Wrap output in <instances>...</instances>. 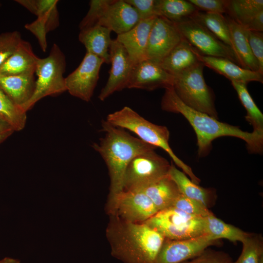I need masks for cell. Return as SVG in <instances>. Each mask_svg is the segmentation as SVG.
<instances>
[{
    "label": "cell",
    "mask_w": 263,
    "mask_h": 263,
    "mask_svg": "<svg viewBox=\"0 0 263 263\" xmlns=\"http://www.w3.org/2000/svg\"><path fill=\"white\" fill-rule=\"evenodd\" d=\"M163 110L181 114L188 121L197 136L198 154L200 157L209 152L212 142L221 136H232L244 141L249 152L262 153L263 132H244L239 127L219 121L218 119L195 110L185 104L172 87L165 89L161 103Z\"/></svg>",
    "instance_id": "6da1fadb"
},
{
    "label": "cell",
    "mask_w": 263,
    "mask_h": 263,
    "mask_svg": "<svg viewBox=\"0 0 263 263\" xmlns=\"http://www.w3.org/2000/svg\"><path fill=\"white\" fill-rule=\"evenodd\" d=\"M113 218L107 232L112 255L124 263H156L165 238L145 223Z\"/></svg>",
    "instance_id": "7a4b0ae2"
},
{
    "label": "cell",
    "mask_w": 263,
    "mask_h": 263,
    "mask_svg": "<svg viewBox=\"0 0 263 263\" xmlns=\"http://www.w3.org/2000/svg\"><path fill=\"white\" fill-rule=\"evenodd\" d=\"M105 136L92 147L105 161L110 178V197L121 192L126 168L135 156L156 147L131 135L123 129L112 125L106 120L102 122Z\"/></svg>",
    "instance_id": "3957f363"
},
{
    "label": "cell",
    "mask_w": 263,
    "mask_h": 263,
    "mask_svg": "<svg viewBox=\"0 0 263 263\" xmlns=\"http://www.w3.org/2000/svg\"><path fill=\"white\" fill-rule=\"evenodd\" d=\"M106 120L114 126L132 132L145 142L164 150L191 181L198 185L200 180L191 168L180 160L171 149L169 143V132L166 126L150 122L127 106L109 114Z\"/></svg>",
    "instance_id": "277c9868"
},
{
    "label": "cell",
    "mask_w": 263,
    "mask_h": 263,
    "mask_svg": "<svg viewBox=\"0 0 263 263\" xmlns=\"http://www.w3.org/2000/svg\"><path fill=\"white\" fill-rule=\"evenodd\" d=\"M66 66L65 55L56 44H54L49 55L39 58L35 73L38 78L31 98L23 107L27 112L39 100L47 96H57L67 91L63 74Z\"/></svg>",
    "instance_id": "5b68a950"
},
{
    "label": "cell",
    "mask_w": 263,
    "mask_h": 263,
    "mask_svg": "<svg viewBox=\"0 0 263 263\" xmlns=\"http://www.w3.org/2000/svg\"><path fill=\"white\" fill-rule=\"evenodd\" d=\"M204 66L200 62L174 76L172 88L187 106L218 119L212 93L204 77Z\"/></svg>",
    "instance_id": "8992f818"
},
{
    "label": "cell",
    "mask_w": 263,
    "mask_h": 263,
    "mask_svg": "<svg viewBox=\"0 0 263 263\" xmlns=\"http://www.w3.org/2000/svg\"><path fill=\"white\" fill-rule=\"evenodd\" d=\"M144 223L169 240L189 239L206 233V217L189 214L173 207L159 210Z\"/></svg>",
    "instance_id": "52a82bcc"
},
{
    "label": "cell",
    "mask_w": 263,
    "mask_h": 263,
    "mask_svg": "<svg viewBox=\"0 0 263 263\" xmlns=\"http://www.w3.org/2000/svg\"><path fill=\"white\" fill-rule=\"evenodd\" d=\"M171 164L155 150L132 159L124 173L122 191L139 190L169 173Z\"/></svg>",
    "instance_id": "ba28073f"
},
{
    "label": "cell",
    "mask_w": 263,
    "mask_h": 263,
    "mask_svg": "<svg viewBox=\"0 0 263 263\" xmlns=\"http://www.w3.org/2000/svg\"><path fill=\"white\" fill-rule=\"evenodd\" d=\"M184 39L200 54L228 59L240 66L232 49L192 18L174 23Z\"/></svg>",
    "instance_id": "9c48e42d"
},
{
    "label": "cell",
    "mask_w": 263,
    "mask_h": 263,
    "mask_svg": "<svg viewBox=\"0 0 263 263\" xmlns=\"http://www.w3.org/2000/svg\"><path fill=\"white\" fill-rule=\"evenodd\" d=\"M109 200L113 214L129 222L144 223L158 211L151 200L140 190H123Z\"/></svg>",
    "instance_id": "30bf717a"
},
{
    "label": "cell",
    "mask_w": 263,
    "mask_h": 263,
    "mask_svg": "<svg viewBox=\"0 0 263 263\" xmlns=\"http://www.w3.org/2000/svg\"><path fill=\"white\" fill-rule=\"evenodd\" d=\"M104 61L87 52L76 69L65 77L67 91L73 96L89 101L99 78L100 68Z\"/></svg>",
    "instance_id": "8fae6325"
},
{
    "label": "cell",
    "mask_w": 263,
    "mask_h": 263,
    "mask_svg": "<svg viewBox=\"0 0 263 263\" xmlns=\"http://www.w3.org/2000/svg\"><path fill=\"white\" fill-rule=\"evenodd\" d=\"M183 38L174 22L156 16L149 36L146 59L160 64Z\"/></svg>",
    "instance_id": "7c38bea8"
},
{
    "label": "cell",
    "mask_w": 263,
    "mask_h": 263,
    "mask_svg": "<svg viewBox=\"0 0 263 263\" xmlns=\"http://www.w3.org/2000/svg\"><path fill=\"white\" fill-rule=\"evenodd\" d=\"M17 2L35 15L37 19L26 24L25 28L38 39L41 49H47L46 34L56 28L59 24L56 0H17Z\"/></svg>",
    "instance_id": "4fadbf2b"
},
{
    "label": "cell",
    "mask_w": 263,
    "mask_h": 263,
    "mask_svg": "<svg viewBox=\"0 0 263 263\" xmlns=\"http://www.w3.org/2000/svg\"><path fill=\"white\" fill-rule=\"evenodd\" d=\"M217 241L207 233L183 240L165 239L156 263H183L200 255L208 246L217 244Z\"/></svg>",
    "instance_id": "5bb4252c"
},
{
    "label": "cell",
    "mask_w": 263,
    "mask_h": 263,
    "mask_svg": "<svg viewBox=\"0 0 263 263\" xmlns=\"http://www.w3.org/2000/svg\"><path fill=\"white\" fill-rule=\"evenodd\" d=\"M111 67L109 76L98 98L104 101L116 92L127 88L134 65L123 45L112 40L110 50Z\"/></svg>",
    "instance_id": "9a60e30c"
},
{
    "label": "cell",
    "mask_w": 263,
    "mask_h": 263,
    "mask_svg": "<svg viewBox=\"0 0 263 263\" xmlns=\"http://www.w3.org/2000/svg\"><path fill=\"white\" fill-rule=\"evenodd\" d=\"M174 78L160 64L146 59L134 66L127 88L147 91L166 89L172 87Z\"/></svg>",
    "instance_id": "2e32d148"
},
{
    "label": "cell",
    "mask_w": 263,
    "mask_h": 263,
    "mask_svg": "<svg viewBox=\"0 0 263 263\" xmlns=\"http://www.w3.org/2000/svg\"><path fill=\"white\" fill-rule=\"evenodd\" d=\"M140 21L136 10L125 0H113L97 24L120 35L132 29Z\"/></svg>",
    "instance_id": "e0dca14e"
},
{
    "label": "cell",
    "mask_w": 263,
    "mask_h": 263,
    "mask_svg": "<svg viewBox=\"0 0 263 263\" xmlns=\"http://www.w3.org/2000/svg\"><path fill=\"white\" fill-rule=\"evenodd\" d=\"M156 17L140 20L130 30L117 36L115 39L124 47L134 65L146 59L149 36Z\"/></svg>",
    "instance_id": "ac0fdd59"
},
{
    "label": "cell",
    "mask_w": 263,
    "mask_h": 263,
    "mask_svg": "<svg viewBox=\"0 0 263 263\" xmlns=\"http://www.w3.org/2000/svg\"><path fill=\"white\" fill-rule=\"evenodd\" d=\"M195 51L198 60L204 66L225 76L230 81H237L246 84L251 81L263 83V75L259 72L243 68L228 59L204 56L196 49Z\"/></svg>",
    "instance_id": "d6986e66"
},
{
    "label": "cell",
    "mask_w": 263,
    "mask_h": 263,
    "mask_svg": "<svg viewBox=\"0 0 263 263\" xmlns=\"http://www.w3.org/2000/svg\"><path fill=\"white\" fill-rule=\"evenodd\" d=\"M35 74L17 75H0V88L22 109L32 97L36 88Z\"/></svg>",
    "instance_id": "ffe728a7"
},
{
    "label": "cell",
    "mask_w": 263,
    "mask_h": 263,
    "mask_svg": "<svg viewBox=\"0 0 263 263\" xmlns=\"http://www.w3.org/2000/svg\"><path fill=\"white\" fill-rule=\"evenodd\" d=\"M112 31L96 24L80 30L78 35L79 41L85 47L87 52L101 58L106 64L110 63L109 50L112 41Z\"/></svg>",
    "instance_id": "44dd1931"
},
{
    "label": "cell",
    "mask_w": 263,
    "mask_h": 263,
    "mask_svg": "<svg viewBox=\"0 0 263 263\" xmlns=\"http://www.w3.org/2000/svg\"><path fill=\"white\" fill-rule=\"evenodd\" d=\"M38 58L31 44L22 39L16 50L0 66V75L35 74Z\"/></svg>",
    "instance_id": "7402d4cb"
},
{
    "label": "cell",
    "mask_w": 263,
    "mask_h": 263,
    "mask_svg": "<svg viewBox=\"0 0 263 263\" xmlns=\"http://www.w3.org/2000/svg\"><path fill=\"white\" fill-rule=\"evenodd\" d=\"M199 62L195 49L183 38L160 65L168 73L175 76L189 69Z\"/></svg>",
    "instance_id": "603a6c76"
},
{
    "label": "cell",
    "mask_w": 263,
    "mask_h": 263,
    "mask_svg": "<svg viewBox=\"0 0 263 263\" xmlns=\"http://www.w3.org/2000/svg\"><path fill=\"white\" fill-rule=\"evenodd\" d=\"M226 19L230 31L231 48L240 66L246 69L259 72L258 62L251 50L243 27L229 16Z\"/></svg>",
    "instance_id": "cb8c5ba5"
},
{
    "label": "cell",
    "mask_w": 263,
    "mask_h": 263,
    "mask_svg": "<svg viewBox=\"0 0 263 263\" xmlns=\"http://www.w3.org/2000/svg\"><path fill=\"white\" fill-rule=\"evenodd\" d=\"M139 190L151 200L158 211L171 207L181 193L169 173Z\"/></svg>",
    "instance_id": "d4e9b609"
},
{
    "label": "cell",
    "mask_w": 263,
    "mask_h": 263,
    "mask_svg": "<svg viewBox=\"0 0 263 263\" xmlns=\"http://www.w3.org/2000/svg\"><path fill=\"white\" fill-rule=\"evenodd\" d=\"M156 16L177 23L192 17L198 10L188 0H156Z\"/></svg>",
    "instance_id": "484cf974"
},
{
    "label": "cell",
    "mask_w": 263,
    "mask_h": 263,
    "mask_svg": "<svg viewBox=\"0 0 263 263\" xmlns=\"http://www.w3.org/2000/svg\"><path fill=\"white\" fill-rule=\"evenodd\" d=\"M169 174L176 184L180 192L186 197L198 201L207 207L211 191L193 183L183 171L171 163Z\"/></svg>",
    "instance_id": "4316f807"
},
{
    "label": "cell",
    "mask_w": 263,
    "mask_h": 263,
    "mask_svg": "<svg viewBox=\"0 0 263 263\" xmlns=\"http://www.w3.org/2000/svg\"><path fill=\"white\" fill-rule=\"evenodd\" d=\"M205 233L210 235L215 240L224 238L233 242L240 241L242 243L244 242L250 234L225 223L214 216V214L206 217Z\"/></svg>",
    "instance_id": "83f0119b"
},
{
    "label": "cell",
    "mask_w": 263,
    "mask_h": 263,
    "mask_svg": "<svg viewBox=\"0 0 263 263\" xmlns=\"http://www.w3.org/2000/svg\"><path fill=\"white\" fill-rule=\"evenodd\" d=\"M262 10H263V0H227V13L242 27L247 25Z\"/></svg>",
    "instance_id": "f1b7e54d"
},
{
    "label": "cell",
    "mask_w": 263,
    "mask_h": 263,
    "mask_svg": "<svg viewBox=\"0 0 263 263\" xmlns=\"http://www.w3.org/2000/svg\"><path fill=\"white\" fill-rule=\"evenodd\" d=\"M191 18L203 24L218 39L231 48L228 21L223 14L198 11Z\"/></svg>",
    "instance_id": "f546056e"
},
{
    "label": "cell",
    "mask_w": 263,
    "mask_h": 263,
    "mask_svg": "<svg viewBox=\"0 0 263 263\" xmlns=\"http://www.w3.org/2000/svg\"><path fill=\"white\" fill-rule=\"evenodd\" d=\"M231 83L246 111V120L252 126L253 130L263 132V114L249 94L246 84L234 81Z\"/></svg>",
    "instance_id": "4dcf8cb0"
},
{
    "label": "cell",
    "mask_w": 263,
    "mask_h": 263,
    "mask_svg": "<svg viewBox=\"0 0 263 263\" xmlns=\"http://www.w3.org/2000/svg\"><path fill=\"white\" fill-rule=\"evenodd\" d=\"M0 117L10 124L15 131L25 127L26 112L16 105L0 88Z\"/></svg>",
    "instance_id": "1f68e13d"
},
{
    "label": "cell",
    "mask_w": 263,
    "mask_h": 263,
    "mask_svg": "<svg viewBox=\"0 0 263 263\" xmlns=\"http://www.w3.org/2000/svg\"><path fill=\"white\" fill-rule=\"evenodd\" d=\"M243 250L236 263H260L263 257V244L261 237L250 234L243 242Z\"/></svg>",
    "instance_id": "d6a6232c"
},
{
    "label": "cell",
    "mask_w": 263,
    "mask_h": 263,
    "mask_svg": "<svg viewBox=\"0 0 263 263\" xmlns=\"http://www.w3.org/2000/svg\"><path fill=\"white\" fill-rule=\"evenodd\" d=\"M171 207H173L189 214L207 217L213 214L202 203L189 198L181 193L176 198Z\"/></svg>",
    "instance_id": "836d02e7"
},
{
    "label": "cell",
    "mask_w": 263,
    "mask_h": 263,
    "mask_svg": "<svg viewBox=\"0 0 263 263\" xmlns=\"http://www.w3.org/2000/svg\"><path fill=\"white\" fill-rule=\"evenodd\" d=\"M22 39L17 31L0 34V66L16 50Z\"/></svg>",
    "instance_id": "e575fe53"
},
{
    "label": "cell",
    "mask_w": 263,
    "mask_h": 263,
    "mask_svg": "<svg viewBox=\"0 0 263 263\" xmlns=\"http://www.w3.org/2000/svg\"><path fill=\"white\" fill-rule=\"evenodd\" d=\"M113 0H92L89 11L79 23L80 30L96 24L108 6Z\"/></svg>",
    "instance_id": "d590c367"
},
{
    "label": "cell",
    "mask_w": 263,
    "mask_h": 263,
    "mask_svg": "<svg viewBox=\"0 0 263 263\" xmlns=\"http://www.w3.org/2000/svg\"><path fill=\"white\" fill-rule=\"evenodd\" d=\"M244 29L251 50L258 62L259 72L263 75V33Z\"/></svg>",
    "instance_id": "8d00e7d4"
},
{
    "label": "cell",
    "mask_w": 263,
    "mask_h": 263,
    "mask_svg": "<svg viewBox=\"0 0 263 263\" xmlns=\"http://www.w3.org/2000/svg\"><path fill=\"white\" fill-rule=\"evenodd\" d=\"M198 11L223 14L227 13V0H189Z\"/></svg>",
    "instance_id": "74e56055"
},
{
    "label": "cell",
    "mask_w": 263,
    "mask_h": 263,
    "mask_svg": "<svg viewBox=\"0 0 263 263\" xmlns=\"http://www.w3.org/2000/svg\"><path fill=\"white\" fill-rule=\"evenodd\" d=\"M230 257L225 253L211 250H206L197 257L182 263H229Z\"/></svg>",
    "instance_id": "f35d334b"
},
{
    "label": "cell",
    "mask_w": 263,
    "mask_h": 263,
    "mask_svg": "<svg viewBox=\"0 0 263 263\" xmlns=\"http://www.w3.org/2000/svg\"><path fill=\"white\" fill-rule=\"evenodd\" d=\"M138 13L140 20L156 17V0H125Z\"/></svg>",
    "instance_id": "ab89813d"
},
{
    "label": "cell",
    "mask_w": 263,
    "mask_h": 263,
    "mask_svg": "<svg viewBox=\"0 0 263 263\" xmlns=\"http://www.w3.org/2000/svg\"><path fill=\"white\" fill-rule=\"evenodd\" d=\"M244 29L256 32H262L263 31V10L257 14Z\"/></svg>",
    "instance_id": "60d3db41"
},
{
    "label": "cell",
    "mask_w": 263,
    "mask_h": 263,
    "mask_svg": "<svg viewBox=\"0 0 263 263\" xmlns=\"http://www.w3.org/2000/svg\"><path fill=\"white\" fill-rule=\"evenodd\" d=\"M15 132L13 127L0 117V144Z\"/></svg>",
    "instance_id": "b9f144b4"
},
{
    "label": "cell",
    "mask_w": 263,
    "mask_h": 263,
    "mask_svg": "<svg viewBox=\"0 0 263 263\" xmlns=\"http://www.w3.org/2000/svg\"><path fill=\"white\" fill-rule=\"evenodd\" d=\"M20 260L10 257H5L0 260V263H20Z\"/></svg>",
    "instance_id": "7bdbcfd3"
},
{
    "label": "cell",
    "mask_w": 263,
    "mask_h": 263,
    "mask_svg": "<svg viewBox=\"0 0 263 263\" xmlns=\"http://www.w3.org/2000/svg\"><path fill=\"white\" fill-rule=\"evenodd\" d=\"M260 263H263V257L261 259Z\"/></svg>",
    "instance_id": "ee69618b"
},
{
    "label": "cell",
    "mask_w": 263,
    "mask_h": 263,
    "mask_svg": "<svg viewBox=\"0 0 263 263\" xmlns=\"http://www.w3.org/2000/svg\"><path fill=\"white\" fill-rule=\"evenodd\" d=\"M236 263V262H230V263Z\"/></svg>",
    "instance_id": "f6af8a7d"
}]
</instances>
